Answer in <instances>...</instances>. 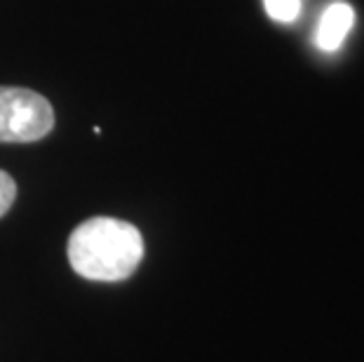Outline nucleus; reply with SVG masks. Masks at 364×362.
I'll return each instance as SVG.
<instances>
[{"label":"nucleus","mask_w":364,"mask_h":362,"mask_svg":"<svg viewBox=\"0 0 364 362\" xmlns=\"http://www.w3.org/2000/svg\"><path fill=\"white\" fill-rule=\"evenodd\" d=\"M355 26V10L353 5L343 3V0H336L331 3L327 10L322 12L320 24L315 31V45L322 52H338L343 48L348 33Z\"/></svg>","instance_id":"7ed1b4c3"},{"label":"nucleus","mask_w":364,"mask_h":362,"mask_svg":"<svg viewBox=\"0 0 364 362\" xmlns=\"http://www.w3.org/2000/svg\"><path fill=\"white\" fill-rule=\"evenodd\" d=\"M263 7L277 24H291L294 19H299L304 3L301 0H263Z\"/></svg>","instance_id":"20e7f679"},{"label":"nucleus","mask_w":364,"mask_h":362,"mask_svg":"<svg viewBox=\"0 0 364 362\" xmlns=\"http://www.w3.org/2000/svg\"><path fill=\"white\" fill-rule=\"evenodd\" d=\"M54 111L43 95L24 87H0V142L31 144L48 137Z\"/></svg>","instance_id":"f03ea898"},{"label":"nucleus","mask_w":364,"mask_h":362,"mask_svg":"<svg viewBox=\"0 0 364 362\" xmlns=\"http://www.w3.org/2000/svg\"><path fill=\"white\" fill-rule=\"evenodd\" d=\"M144 259V238L136 226L113 217L82 221L68 238V261L85 280L120 282Z\"/></svg>","instance_id":"f257e3e1"},{"label":"nucleus","mask_w":364,"mask_h":362,"mask_svg":"<svg viewBox=\"0 0 364 362\" xmlns=\"http://www.w3.org/2000/svg\"><path fill=\"white\" fill-rule=\"evenodd\" d=\"M14 198H17V183L10 174L0 169V217L12 207Z\"/></svg>","instance_id":"39448f33"}]
</instances>
